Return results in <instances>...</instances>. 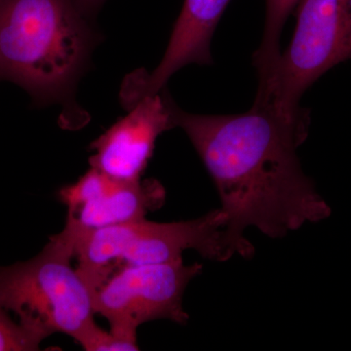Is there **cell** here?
I'll return each mask as SVG.
<instances>
[{
    "mask_svg": "<svg viewBox=\"0 0 351 351\" xmlns=\"http://www.w3.org/2000/svg\"><path fill=\"white\" fill-rule=\"evenodd\" d=\"M168 104L174 128L184 131L213 180L226 230L237 243L255 251L243 235L248 226L282 239L331 216L297 154L307 137L308 115L294 119L256 105L239 114H193L169 93Z\"/></svg>",
    "mask_w": 351,
    "mask_h": 351,
    "instance_id": "cell-1",
    "label": "cell"
},
{
    "mask_svg": "<svg viewBox=\"0 0 351 351\" xmlns=\"http://www.w3.org/2000/svg\"><path fill=\"white\" fill-rule=\"evenodd\" d=\"M86 18L73 0H0V80L83 121L75 92L96 43Z\"/></svg>",
    "mask_w": 351,
    "mask_h": 351,
    "instance_id": "cell-2",
    "label": "cell"
},
{
    "mask_svg": "<svg viewBox=\"0 0 351 351\" xmlns=\"http://www.w3.org/2000/svg\"><path fill=\"white\" fill-rule=\"evenodd\" d=\"M226 223L219 208L191 221L156 223L145 218L86 232L76 242V269L94 292L119 267L176 262L186 250L215 262H226L235 254L253 257L254 252L230 237Z\"/></svg>",
    "mask_w": 351,
    "mask_h": 351,
    "instance_id": "cell-3",
    "label": "cell"
},
{
    "mask_svg": "<svg viewBox=\"0 0 351 351\" xmlns=\"http://www.w3.org/2000/svg\"><path fill=\"white\" fill-rule=\"evenodd\" d=\"M76 241L64 228L36 257L0 267V306L46 338L62 332L75 339L95 322L93 292L71 265Z\"/></svg>",
    "mask_w": 351,
    "mask_h": 351,
    "instance_id": "cell-4",
    "label": "cell"
},
{
    "mask_svg": "<svg viewBox=\"0 0 351 351\" xmlns=\"http://www.w3.org/2000/svg\"><path fill=\"white\" fill-rule=\"evenodd\" d=\"M295 12L290 45L258 84L254 103L288 117L308 115L300 107L302 94L332 66L351 59V0H301Z\"/></svg>",
    "mask_w": 351,
    "mask_h": 351,
    "instance_id": "cell-5",
    "label": "cell"
},
{
    "mask_svg": "<svg viewBox=\"0 0 351 351\" xmlns=\"http://www.w3.org/2000/svg\"><path fill=\"white\" fill-rule=\"evenodd\" d=\"M202 265L182 260L154 265H124L93 292L95 314L108 321L110 331L137 341V330L149 321L168 319L186 324L182 297Z\"/></svg>",
    "mask_w": 351,
    "mask_h": 351,
    "instance_id": "cell-6",
    "label": "cell"
},
{
    "mask_svg": "<svg viewBox=\"0 0 351 351\" xmlns=\"http://www.w3.org/2000/svg\"><path fill=\"white\" fill-rule=\"evenodd\" d=\"M68 208L66 228L84 233L145 218L163 206L166 191L156 179L122 182L90 168L75 184L60 189Z\"/></svg>",
    "mask_w": 351,
    "mask_h": 351,
    "instance_id": "cell-7",
    "label": "cell"
},
{
    "mask_svg": "<svg viewBox=\"0 0 351 351\" xmlns=\"http://www.w3.org/2000/svg\"><path fill=\"white\" fill-rule=\"evenodd\" d=\"M127 110L125 117L92 143L89 163L113 179L137 182L149 165L157 138L174 128L168 92L145 96Z\"/></svg>",
    "mask_w": 351,
    "mask_h": 351,
    "instance_id": "cell-8",
    "label": "cell"
},
{
    "mask_svg": "<svg viewBox=\"0 0 351 351\" xmlns=\"http://www.w3.org/2000/svg\"><path fill=\"white\" fill-rule=\"evenodd\" d=\"M232 0H184L162 60L152 73L136 71L126 78L120 98L126 108L159 93L178 71L189 64H211V41Z\"/></svg>",
    "mask_w": 351,
    "mask_h": 351,
    "instance_id": "cell-9",
    "label": "cell"
},
{
    "mask_svg": "<svg viewBox=\"0 0 351 351\" xmlns=\"http://www.w3.org/2000/svg\"><path fill=\"white\" fill-rule=\"evenodd\" d=\"M301 0H265V31L260 47L254 54L258 83L267 80L280 57V38L289 16Z\"/></svg>",
    "mask_w": 351,
    "mask_h": 351,
    "instance_id": "cell-10",
    "label": "cell"
},
{
    "mask_svg": "<svg viewBox=\"0 0 351 351\" xmlns=\"http://www.w3.org/2000/svg\"><path fill=\"white\" fill-rule=\"evenodd\" d=\"M46 339L40 332L15 322L9 311L0 306V351L38 350Z\"/></svg>",
    "mask_w": 351,
    "mask_h": 351,
    "instance_id": "cell-11",
    "label": "cell"
},
{
    "mask_svg": "<svg viewBox=\"0 0 351 351\" xmlns=\"http://www.w3.org/2000/svg\"><path fill=\"white\" fill-rule=\"evenodd\" d=\"M86 351H135L140 350L137 341L120 337L112 331H106L92 323L75 339Z\"/></svg>",
    "mask_w": 351,
    "mask_h": 351,
    "instance_id": "cell-12",
    "label": "cell"
},
{
    "mask_svg": "<svg viewBox=\"0 0 351 351\" xmlns=\"http://www.w3.org/2000/svg\"><path fill=\"white\" fill-rule=\"evenodd\" d=\"M83 15L90 16L100 8L106 0H73Z\"/></svg>",
    "mask_w": 351,
    "mask_h": 351,
    "instance_id": "cell-13",
    "label": "cell"
}]
</instances>
